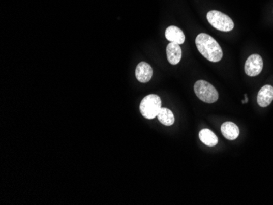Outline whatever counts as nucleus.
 <instances>
[{
    "mask_svg": "<svg viewBox=\"0 0 273 205\" xmlns=\"http://www.w3.org/2000/svg\"><path fill=\"white\" fill-rule=\"evenodd\" d=\"M207 19L212 26L220 32H228L233 30L234 22L232 19L219 11H209Z\"/></svg>",
    "mask_w": 273,
    "mask_h": 205,
    "instance_id": "4",
    "label": "nucleus"
},
{
    "mask_svg": "<svg viewBox=\"0 0 273 205\" xmlns=\"http://www.w3.org/2000/svg\"><path fill=\"white\" fill-rule=\"evenodd\" d=\"M135 75L137 79L141 83H147L153 78V68L148 63L142 62L136 67Z\"/></svg>",
    "mask_w": 273,
    "mask_h": 205,
    "instance_id": "6",
    "label": "nucleus"
},
{
    "mask_svg": "<svg viewBox=\"0 0 273 205\" xmlns=\"http://www.w3.org/2000/svg\"><path fill=\"white\" fill-rule=\"evenodd\" d=\"M243 103H245V102H248V98H247V95L246 94H245V101H243Z\"/></svg>",
    "mask_w": 273,
    "mask_h": 205,
    "instance_id": "13",
    "label": "nucleus"
},
{
    "mask_svg": "<svg viewBox=\"0 0 273 205\" xmlns=\"http://www.w3.org/2000/svg\"><path fill=\"white\" fill-rule=\"evenodd\" d=\"M165 37L169 41L177 44H183L185 41V35L181 29L175 25L168 27L165 31Z\"/></svg>",
    "mask_w": 273,
    "mask_h": 205,
    "instance_id": "9",
    "label": "nucleus"
},
{
    "mask_svg": "<svg viewBox=\"0 0 273 205\" xmlns=\"http://www.w3.org/2000/svg\"><path fill=\"white\" fill-rule=\"evenodd\" d=\"M161 107V98L156 94H150L142 100L140 104V112L145 118L153 120L157 117Z\"/></svg>",
    "mask_w": 273,
    "mask_h": 205,
    "instance_id": "2",
    "label": "nucleus"
},
{
    "mask_svg": "<svg viewBox=\"0 0 273 205\" xmlns=\"http://www.w3.org/2000/svg\"><path fill=\"white\" fill-rule=\"evenodd\" d=\"M167 58L172 65H177L181 59V49L179 44L170 42L166 48Z\"/></svg>",
    "mask_w": 273,
    "mask_h": 205,
    "instance_id": "8",
    "label": "nucleus"
},
{
    "mask_svg": "<svg viewBox=\"0 0 273 205\" xmlns=\"http://www.w3.org/2000/svg\"><path fill=\"white\" fill-rule=\"evenodd\" d=\"M194 91L199 99L206 103H215L219 99V93L207 81L198 80L195 83Z\"/></svg>",
    "mask_w": 273,
    "mask_h": 205,
    "instance_id": "3",
    "label": "nucleus"
},
{
    "mask_svg": "<svg viewBox=\"0 0 273 205\" xmlns=\"http://www.w3.org/2000/svg\"><path fill=\"white\" fill-rule=\"evenodd\" d=\"M196 44L199 52L207 60L218 63L223 58L221 47L212 36L207 34H199L196 39Z\"/></svg>",
    "mask_w": 273,
    "mask_h": 205,
    "instance_id": "1",
    "label": "nucleus"
},
{
    "mask_svg": "<svg viewBox=\"0 0 273 205\" xmlns=\"http://www.w3.org/2000/svg\"><path fill=\"white\" fill-rule=\"evenodd\" d=\"M159 121L165 125V126H171L175 122V118L173 115V112L169 110L168 108L161 107V110L157 115Z\"/></svg>",
    "mask_w": 273,
    "mask_h": 205,
    "instance_id": "12",
    "label": "nucleus"
},
{
    "mask_svg": "<svg viewBox=\"0 0 273 205\" xmlns=\"http://www.w3.org/2000/svg\"><path fill=\"white\" fill-rule=\"evenodd\" d=\"M263 59L258 54H253L246 60L245 71L248 76L255 77L259 75L263 71Z\"/></svg>",
    "mask_w": 273,
    "mask_h": 205,
    "instance_id": "5",
    "label": "nucleus"
},
{
    "mask_svg": "<svg viewBox=\"0 0 273 205\" xmlns=\"http://www.w3.org/2000/svg\"><path fill=\"white\" fill-rule=\"evenodd\" d=\"M199 137H200V141L208 147H215L219 142L217 136L209 129H202L199 133Z\"/></svg>",
    "mask_w": 273,
    "mask_h": 205,
    "instance_id": "11",
    "label": "nucleus"
},
{
    "mask_svg": "<svg viewBox=\"0 0 273 205\" xmlns=\"http://www.w3.org/2000/svg\"><path fill=\"white\" fill-rule=\"evenodd\" d=\"M221 132L223 137L230 141L236 140L240 134V129L237 125L232 122L223 123L221 126Z\"/></svg>",
    "mask_w": 273,
    "mask_h": 205,
    "instance_id": "10",
    "label": "nucleus"
},
{
    "mask_svg": "<svg viewBox=\"0 0 273 205\" xmlns=\"http://www.w3.org/2000/svg\"><path fill=\"white\" fill-rule=\"evenodd\" d=\"M273 101V87L271 85H265L259 90L257 102L261 107H267Z\"/></svg>",
    "mask_w": 273,
    "mask_h": 205,
    "instance_id": "7",
    "label": "nucleus"
}]
</instances>
